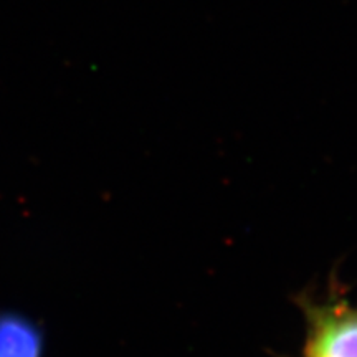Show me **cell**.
<instances>
[{"instance_id":"1","label":"cell","mask_w":357,"mask_h":357,"mask_svg":"<svg viewBox=\"0 0 357 357\" xmlns=\"http://www.w3.org/2000/svg\"><path fill=\"white\" fill-rule=\"evenodd\" d=\"M303 357H357V311L346 306L312 311Z\"/></svg>"},{"instance_id":"2","label":"cell","mask_w":357,"mask_h":357,"mask_svg":"<svg viewBox=\"0 0 357 357\" xmlns=\"http://www.w3.org/2000/svg\"><path fill=\"white\" fill-rule=\"evenodd\" d=\"M42 337L37 328L19 316H0V357H40Z\"/></svg>"}]
</instances>
